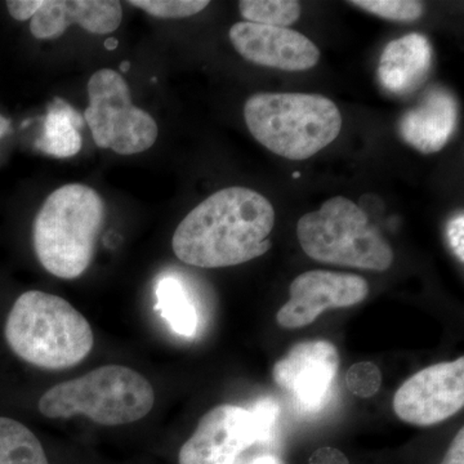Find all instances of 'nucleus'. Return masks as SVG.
Segmentation results:
<instances>
[{
    "label": "nucleus",
    "instance_id": "obj_1",
    "mask_svg": "<svg viewBox=\"0 0 464 464\" xmlns=\"http://www.w3.org/2000/svg\"><path fill=\"white\" fill-rule=\"evenodd\" d=\"M275 210L250 188L215 192L194 208L174 231L172 248L183 264L201 268L246 264L271 249Z\"/></svg>",
    "mask_w": 464,
    "mask_h": 464
},
{
    "label": "nucleus",
    "instance_id": "obj_2",
    "mask_svg": "<svg viewBox=\"0 0 464 464\" xmlns=\"http://www.w3.org/2000/svg\"><path fill=\"white\" fill-rule=\"evenodd\" d=\"M5 340L24 362L51 371L78 365L94 344L88 320L65 299L41 290L24 293L14 302Z\"/></svg>",
    "mask_w": 464,
    "mask_h": 464
},
{
    "label": "nucleus",
    "instance_id": "obj_3",
    "mask_svg": "<svg viewBox=\"0 0 464 464\" xmlns=\"http://www.w3.org/2000/svg\"><path fill=\"white\" fill-rule=\"evenodd\" d=\"M106 208L99 192L69 183L52 192L35 217L33 243L48 273L72 280L90 267Z\"/></svg>",
    "mask_w": 464,
    "mask_h": 464
},
{
    "label": "nucleus",
    "instance_id": "obj_4",
    "mask_svg": "<svg viewBox=\"0 0 464 464\" xmlns=\"http://www.w3.org/2000/svg\"><path fill=\"white\" fill-rule=\"evenodd\" d=\"M249 132L289 160H306L340 136V109L320 94L258 93L244 106Z\"/></svg>",
    "mask_w": 464,
    "mask_h": 464
},
{
    "label": "nucleus",
    "instance_id": "obj_5",
    "mask_svg": "<svg viewBox=\"0 0 464 464\" xmlns=\"http://www.w3.org/2000/svg\"><path fill=\"white\" fill-rule=\"evenodd\" d=\"M155 392L148 378L121 365L94 369L48 390L39 411L48 418L83 414L102 426L137 422L151 411Z\"/></svg>",
    "mask_w": 464,
    "mask_h": 464
},
{
    "label": "nucleus",
    "instance_id": "obj_6",
    "mask_svg": "<svg viewBox=\"0 0 464 464\" xmlns=\"http://www.w3.org/2000/svg\"><path fill=\"white\" fill-rule=\"evenodd\" d=\"M297 237L308 257L323 264L386 271L393 250L368 216L353 200L335 197L302 216Z\"/></svg>",
    "mask_w": 464,
    "mask_h": 464
},
{
    "label": "nucleus",
    "instance_id": "obj_7",
    "mask_svg": "<svg viewBox=\"0 0 464 464\" xmlns=\"http://www.w3.org/2000/svg\"><path fill=\"white\" fill-rule=\"evenodd\" d=\"M87 90L90 105L83 118L100 149L134 155L154 146L159 134L157 121L133 105L123 76L105 67L91 76Z\"/></svg>",
    "mask_w": 464,
    "mask_h": 464
},
{
    "label": "nucleus",
    "instance_id": "obj_8",
    "mask_svg": "<svg viewBox=\"0 0 464 464\" xmlns=\"http://www.w3.org/2000/svg\"><path fill=\"white\" fill-rule=\"evenodd\" d=\"M463 405V357L418 372L400 387L393 399V411L400 420L423 427L444 422Z\"/></svg>",
    "mask_w": 464,
    "mask_h": 464
},
{
    "label": "nucleus",
    "instance_id": "obj_9",
    "mask_svg": "<svg viewBox=\"0 0 464 464\" xmlns=\"http://www.w3.org/2000/svg\"><path fill=\"white\" fill-rule=\"evenodd\" d=\"M340 368V355L328 341L295 344L274 365L275 383L288 392L304 411H322L331 400Z\"/></svg>",
    "mask_w": 464,
    "mask_h": 464
},
{
    "label": "nucleus",
    "instance_id": "obj_10",
    "mask_svg": "<svg viewBox=\"0 0 464 464\" xmlns=\"http://www.w3.org/2000/svg\"><path fill=\"white\" fill-rule=\"evenodd\" d=\"M255 444H259V432L252 411L235 405L216 406L183 444L179 464H235Z\"/></svg>",
    "mask_w": 464,
    "mask_h": 464
},
{
    "label": "nucleus",
    "instance_id": "obj_11",
    "mask_svg": "<svg viewBox=\"0 0 464 464\" xmlns=\"http://www.w3.org/2000/svg\"><path fill=\"white\" fill-rule=\"evenodd\" d=\"M290 298L277 313L276 320L286 329H298L315 322L331 308L355 306L368 297L364 277L332 271H308L293 280Z\"/></svg>",
    "mask_w": 464,
    "mask_h": 464
},
{
    "label": "nucleus",
    "instance_id": "obj_12",
    "mask_svg": "<svg viewBox=\"0 0 464 464\" xmlns=\"http://www.w3.org/2000/svg\"><path fill=\"white\" fill-rule=\"evenodd\" d=\"M230 41L237 53L250 63L284 72H304L320 60L319 48L304 34L288 27L244 21L231 27Z\"/></svg>",
    "mask_w": 464,
    "mask_h": 464
},
{
    "label": "nucleus",
    "instance_id": "obj_13",
    "mask_svg": "<svg viewBox=\"0 0 464 464\" xmlns=\"http://www.w3.org/2000/svg\"><path fill=\"white\" fill-rule=\"evenodd\" d=\"M123 8L115 0H43L30 32L39 41L57 39L76 24L88 33L108 35L121 26Z\"/></svg>",
    "mask_w": 464,
    "mask_h": 464
},
{
    "label": "nucleus",
    "instance_id": "obj_14",
    "mask_svg": "<svg viewBox=\"0 0 464 464\" xmlns=\"http://www.w3.org/2000/svg\"><path fill=\"white\" fill-rule=\"evenodd\" d=\"M459 105L450 91L430 88L422 100L400 118L398 132L411 148L433 154L445 148L457 130Z\"/></svg>",
    "mask_w": 464,
    "mask_h": 464
},
{
    "label": "nucleus",
    "instance_id": "obj_15",
    "mask_svg": "<svg viewBox=\"0 0 464 464\" xmlns=\"http://www.w3.org/2000/svg\"><path fill=\"white\" fill-rule=\"evenodd\" d=\"M431 65V43L422 34H408L390 42L382 52L378 81L390 93L406 96L426 82Z\"/></svg>",
    "mask_w": 464,
    "mask_h": 464
},
{
    "label": "nucleus",
    "instance_id": "obj_16",
    "mask_svg": "<svg viewBox=\"0 0 464 464\" xmlns=\"http://www.w3.org/2000/svg\"><path fill=\"white\" fill-rule=\"evenodd\" d=\"M83 127V116L65 100L54 97L48 105L44 130L35 148L57 159L75 157L83 146L81 134Z\"/></svg>",
    "mask_w": 464,
    "mask_h": 464
},
{
    "label": "nucleus",
    "instance_id": "obj_17",
    "mask_svg": "<svg viewBox=\"0 0 464 464\" xmlns=\"http://www.w3.org/2000/svg\"><path fill=\"white\" fill-rule=\"evenodd\" d=\"M157 307L170 329L182 337H192L197 333L199 317L197 307L179 280L166 276L157 286Z\"/></svg>",
    "mask_w": 464,
    "mask_h": 464
},
{
    "label": "nucleus",
    "instance_id": "obj_18",
    "mask_svg": "<svg viewBox=\"0 0 464 464\" xmlns=\"http://www.w3.org/2000/svg\"><path fill=\"white\" fill-rule=\"evenodd\" d=\"M0 464H48L41 441L26 426L0 417Z\"/></svg>",
    "mask_w": 464,
    "mask_h": 464
},
{
    "label": "nucleus",
    "instance_id": "obj_19",
    "mask_svg": "<svg viewBox=\"0 0 464 464\" xmlns=\"http://www.w3.org/2000/svg\"><path fill=\"white\" fill-rule=\"evenodd\" d=\"M239 9L246 23L275 27L293 25L302 12L301 3L295 0H243Z\"/></svg>",
    "mask_w": 464,
    "mask_h": 464
},
{
    "label": "nucleus",
    "instance_id": "obj_20",
    "mask_svg": "<svg viewBox=\"0 0 464 464\" xmlns=\"http://www.w3.org/2000/svg\"><path fill=\"white\" fill-rule=\"evenodd\" d=\"M348 3L375 16L398 23H414L423 14L422 3L413 0H353Z\"/></svg>",
    "mask_w": 464,
    "mask_h": 464
},
{
    "label": "nucleus",
    "instance_id": "obj_21",
    "mask_svg": "<svg viewBox=\"0 0 464 464\" xmlns=\"http://www.w3.org/2000/svg\"><path fill=\"white\" fill-rule=\"evenodd\" d=\"M128 3L157 18L190 17L209 5L208 0H130Z\"/></svg>",
    "mask_w": 464,
    "mask_h": 464
},
{
    "label": "nucleus",
    "instance_id": "obj_22",
    "mask_svg": "<svg viewBox=\"0 0 464 464\" xmlns=\"http://www.w3.org/2000/svg\"><path fill=\"white\" fill-rule=\"evenodd\" d=\"M346 383L348 390L353 395L362 399L372 398L381 387L380 369L372 362H366L353 365L347 372Z\"/></svg>",
    "mask_w": 464,
    "mask_h": 464
},
{
    "label": "nucleus",
    "instance_id": "obj_23",
    "mask_svg": "<svg viewBox=\"0 0 464 464\" xmlns=\"http://www.w3.org/2000/svg\"><path fill=\"white\" fill-rule=\"evenodd\" d=\"M250 411L257 423L259 444L270 442L274 438V427L279 414V406L273 400L264 399L256 402Z\"/></svg>",
    "mask_w": 464,
    "mask_h": 464
},
{
    "label": "nucleus",
    "instance_id": "obj_24",
    "mask_svg": "<svg viewBox=\"0 0 464 464\" xmlns=\"http://www.w3.org/2000/svg\"><path fill=\"white\" fill-rule=\"evenodd\" d=\"M9 14L17 21L32 20L42 7L43 0H9L5 3Z\"/></svg>",
    "mask_w": 464,
    "mask_h": 464
},
{
    "label": "nucleus",
    "instance_id": "obj_25",
    "mask_svg": "<svg viewBox=\"0 0 464 464\" xmlns=\"http://www.w3.org/2000/svg\"><path fill=\"white\" fill-rule=\"evenodd\" d=\"M464 216H457L453 221L449 222L448 225V240L450 244V248L453 249L454 255L460 262L464 261Z\"/></svg>",
    "mask_w": 464,
    "mask_h": 464
},
{
    "label": "nucleus",
    "instance_id": "obj_26",
    "mask_svg": "<svg viewBox=\"0 0 464 464\" xmlns=\"http://www.w3.org/2000/svg\"><path fill=\"white\" fill-rule=\"evenodd\" d=\"M308 464H350L341 450L334 448H322L310 458Z\"/></svg>",
    "mask_w": 464,
    "mask_h": 464
},
{
    "label": "nucleus",
    "instance_id": "obj_27",
    "mask_svg": "<svg viewBox=\"0 0 464 464\" xmlns=\"http://www.w3.org/2000/svg\"><path fill=\"white\" fill-rule=\"evenodd\" d=\"M441 464H464V431L460 429V431L457 433L450 447H449L447 454H445L444 459Z\"/></svg>",
    "mask_w": 464,
    "mask_h": 464
},
{
    "label": "nucleus",
    "instance_id": "obj_28",
    "mask_svg": "<svg viewBox=\"0 0 464 464\" xmlns=\"http://www.w3.org/2000/svg\"><path fill=\"white\" fill-rule=\"evenodd\" d=\"M235 464H285L279 457L271 453L240 454Z\"/></svg>",
    "mask_w": 464,
    "mask_h": 464
},
{
    "label": "nucleus",
    "instance_id": "obj_29",
    "mask_svg": "<svg viewBox=\"0 0 464 464\" xmlns=\"http://www.w3.org/2000/svg\"><path fill=\"white\" fill-rule=\"evenodd\" d=\"M9 130H11V121L5 116L0 114V139L5 137L9 132Z\"/></svg>",
    "mask_w": 464,
    "mask_h": 464
},
{
    "label": "nucleus",
    "instance_id": "obj_30",
    "mask_svg": "<svg viewBox=\"0 0 464 464\" xmlns=\"http://www.w3.org/2000/svg\"><path fill=\"white\" fill-rule=\"evenodd\" d=\"M119 42L116 38H108L105 41V48L108 51H114L118 48Z\"/></svg>",
    "mask_w": 464,
    "mask_h": 464
},
{
    "label": "nucleus",
    "instance_id": "obj_31",
    "mask_svg": "<svg viewBox=\"0 0 464 464\" xmlns=\"http://www.w3.org/2000/svg\"><path fill=\"white\" fill-rule=\"evenodd\" d=\"M130 63H128V61H123V63H121V72H127L128 70H130Z\"/></svg>",
    "mask_w": 464,
    "mask_h": 464
}]
</instances>
